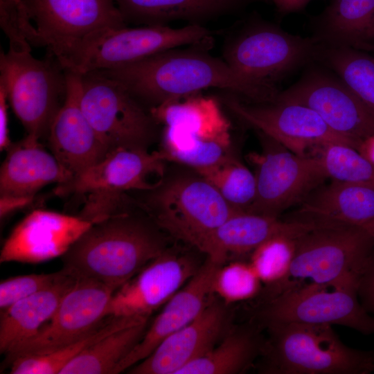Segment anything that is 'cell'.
Returning a JSON list of instances; mask_svg holds the SVG:
<instances>
[{
  "mask_svg": "<svg viewBox=\"0 0 374 374\" xmlns=\"http://www.w3.org/2000/svg\"><path fill=\"white\" fill-rule=\"evenodd\" d=\"M275 101L312 109L332 130L358 147L374 135V111L339 76L317 62L308 65L295 83L280 91Z\"/></svg>",
  "mask_w": 374,
  "mask_h": 374,
  "instance_id": "obj_15",
  "label": "cell"
},
{
  "mask_svg": "<svg viewBox=\"0 0 374 374\" xmlns=\"http://www.w3.org/2000/svg\"><path fill=\"white\" fill-rule=\"evenodd\" d=\"M35 196L1 195L0 217L3 219L9 215L30 204Z\"/></svg>",
  "mask_w": 374,
  "mask_h": 374,
  "instance_id": "obj_40",
  "label": "cell"
},
{
  "mask_svg": "<svg viewBox=\"0 0 374 374\" xmlns=\"http://www.w3.org/2000/svg\"><path fill=\"white\" fill-rule=\"evenodd\" d=\"M303 219L361 226L374 219V186L333 180L303 202Z\"/></svg>",
  "mask_w": 374,
  "mask_h": 374,
  "instance_id": "obj_27",
  "label": "cell"
},
{
  "mask_svg": "<svg viewBox=\"0 0 374 374\" xmlns=\"http://www.w3.org/2000/svg\"><path fill=\"white\" fill-rule=\"evenodd\" d=\"M149 320L136 317L108 316L94 330L78 341L48 353L14 359L10 374H60L63 368L89 346L121 328Z\"/></svg>",
  "mask_w": 374,
  "mask_h": 374,
  "instance_id": "obj_31",
  "label": "cell"
},
{
  "mask_svg": "<svg viewBox=\"0 0 374 374\" xmlns=\"http://www.w3.org/2000/svg\"><path fill=\"white\" fill-rule=\"evenodd\" d=\"M296 238H272L251 253L249 263L265 285V294L276 287L287 276L294 258Z\"/></svg>",
  "mask_w": 374,
  "mask_h": 374,
  "instance_id": "obj_35",
  "label": "cell"
},
{
  "mask_svg": "<svg viewBox=\"0 0 374 374\" xmlns=\"http://www.w3.org/2000/svg\"><path fill=\"white\" fill-rule=\"evenodd\" d=\"M212 32L198 24L112 28L96 33L57 60L68 71L84 74L145 59L164 51L201 42Z\"/></svg>",
  "mask_w": 374,
  "mask_h": 374,
  "instance_id": "obj_11",
  "label": "cell"
},
{
  "mask_svg": "<svg viewBox=\"0 0 374 374\" xmlns=\"http://www.w3.org/2000/svg\"><path fill=\"white\" fill-rule=\"evenodd\" d=\"M258 132L264 148L261 154L251 157L256 166V193L248 212L278 217L302 202L328 177L317 157L295 154Z\"/></svg>",
  "mask_w": 374,
  "mask_h": 374,
  "instance_id": "obj_14",
  "label": "cell"
},
{
  "mask_svg": "<svg viewBox=\"0 0 374 374\" xmlns=\"http://www.w3.org/2000/svg\"><path fill=\"white\" fill-rule=\"evenodd\" d=\"M149 110L163 126L159 151L167 161L195 170L233 155L230 122L214 98L199 93Z\"/></svg>",
  "mask_w": 374,
  "mask_h": 374,
  "instance_id": "obj_5",
  "label": "cell"
},
{
  "mask_svg": "<svg viewBox=\"0 0 374 374\" xmlns=\"http://www.w3.org/2000/svg\"><path fill=\"white\" fill-rule=\"evenodd\" d=\"M80 104L109 152L148 149L159 134L160 125L150 110L121 83L98 71L81 74Z\"/></svg>",
  "mask_w": 374,
  "mask_h": 374,
  "instance_id": "obj_12",
  "label": "cell"
},
{
  "mask_svg": "<svg viewBox=\"0 0 374 374\" xmlns=\"http://www.w3.org/2000/svg\"><path fill=\"white\" fill-rule=\"evenodd\" d=\"M6 152L0 170L1 195L35 196L46 185L63 184L73 179L35 136L27 134Z\"/></svg>",
  "mask_w": 374,
  "mask_h": 374,
  "instance_id": "obj_24",
  "label": "cell"
},
{
  "mask_svg": "<svg viewBox=\"0 0 374 374\" xmlns=\"http://www.w3.org/2000/svg\"><path fill=\"white\" fill-rule=\"evenodd\" d=\"M8 96L4 84L0 82V148L6 150L12 143L9 136Z\"/></svg>",
  "mask_w": 374,
  "mask_h": 374,
  "instance_id": "obj_39",
  "label": "cell"
},
{
  "mask_svg": "<svg viewBox=\"0 0 374 374\" xmlns=\"http://www.w3.org/2000/svg\"><path fill=\"white\" fill-rule=\"evenodd\" d=\"M115 290L96 280L78 277L52 318L33 337L6 353L4 366L15 359L48 353L85 337L108 317Z\"/></svg>",
  "mask_w": 374,
  "mask_h": 374,
  "instance_id": "obj_16",
  "label": "cell"
},
{
  "mask_svg": "<svg viewBox=\"0 0 374 374\" xmlns=\"http://www.w3.org/2000/svg\"><path fill=\"white\" fill-rule=\"evenodd\" d=\"M11 1H13V0H11Z\"/></svg>",
  "mask_w": 374,
  "mask_h": 374,
  "instance_id": "obj_45",
  "label": "cell"
},
{
  "mask_svg": "<svg viewBox=\"0 0 374 374\" xmlns=\"http://www.w3.org/2000/svg\"><path fill=\"white\" fill-rule=\"evenodd\" d=\"M373 251L374 238L362 226L326 221L296 238L289 273L265 294V301L305 286L359 276Z\"/></svg>",
  "mask_w": 374,
  "mask_h": 374,
  "instance_id": "obj_7",
  "label": "cell"
},
{
  "mask_svg": "<svg viewBox=\"0 0 374 374\" xmlns=\"http://www.w3.org/2000/svg\"><path fill=\"white\" fill-rule=\"evenodd\" d=\"M125 21L145 26L185 20L198 24L268 0H114Z\"/></svg>",
  "mask_w": 374,
  "mask_h": 374,
  "instance_id": "obj_28",
  "label": "cell"
},
{
  "mask_svg": "<svg viewBox=\"0 0 374 374\" xmlns=\"http://www.w3.org/2000/svg\"><path fill=\"white\" fill-rule=\"evenodd\" d=\"M194 171L212 184L230 205L249 211L256 193V176L233 155Z\"/></svg>",
  "mask_w": 374,
  "mask_h": 374,
  "instance_id": "obj_33",
  "label": "cell"
},
{
  "mask_svg": "<svg viewBox=\"0 0 374 374\" xmlns=\"http://www.w3.org/2000/svg\"><path fill=\"white\" fill-rule=\"evenodd\" d=\"M222 265L206 258L193 277L163 305L139 344L119 364L116 373L130 368L147 357L168 336L193 321L211 302L215 274Z\"/></svg>",
  "mask_w": 374,
  "mask_h": 374,
  "instance_id": "obj_23",
  "label": "cell"
},
{
  "mask_svg": "<svg viewBox=\"0 0 374 374\" xmlns=\"http://www.w3.org/2000/svg\"><path fill=\"white\" fill-rule=\"evenodd\" d=\"M228 324L224 308L211 301L193 321L165 338L131 374H177L184 366L211 350Z\"/></svg>",
  "mask_w": 374,
  "mask_h": 374,
  "instance_id": "obj_21",
  "label": "cell"
},
{
  "mask_svg": "<svg viewBox=\"0 0 374 374\" xmlns=\"http://www.w3.org/2000/svg\"><path fill=\"white\" fill-rule=\"evenodd\" d=\"M374 238V219L361 225Z\"/></svg>",
  "mask_w": 374,
  "mask_h": 374,
  "instance_id": "obj_43",
  "label": "cell"
},
{
  "mask_svg": "<svg viewBox=\"0 0 374 374\" xmlns=\"http://www.w3.org/2000/svg\"><path fill=\"white\" fill-rule=\"evenodd\" d=\"M319 44L312 36L291 34L278 25L252 17L230 36L223 60L235 72L254 81L276 84L316 62Z\"/></svg>",
  "mask_w": 374,
  "mask_h": 374,
  "instance_id": "obj_10",
  "label": "cell"
},
{
  "mask_svg": "<svg viewBox=\"0 0 374 374\" xmlns=\"http://www.w3.org/2000/svg\"><path fill=\"white\" fill-rule=\"evenodd\" d=\"M62 269V275L52 285L1 311V354L5 355L17 344L35 335L52 318L78 278L67 269Z\"/></svg>",
  "mask_w": 374,
  "mask_h": 374,
  "instance_id": "obj_26",
  "label": "cell"
},
{
  "mask_svg": "<svg viewBox=\"0 0 374 374\" xmlns=\"http://www.w3.org/2000/svg\"><path fill=\"white\" fill-rule=\"evenodd\" d=\"M30 46L26 39L9 42L0 55V82L27 134L40 139L64 103L66 73L54 56L35 57Z\"/></svg>",
  "mask_w": 374,
  "mask_h": 374,
  "instance_id": "obj_6",
  "label": "cell"
},
{
  "mask_svg": "<svg viewBox=\"0 0 374 374\" xmlns=\"http://www.w3.org/2000/svg\"><path fill=\"white\" fill-rule=\"evenodd\" d=\"M319 45L316 62L335 73L374 111V54Z\"/></svg>",
  "mask_w": 374,
  "mask_h": 374,
  "instance_id": "obj_32",
  "label": "cell"
},
{
  "mask_svg": "<svg viewBox=\"0 0 374 374\" xmlns=\"http://www.w3.org/2000/svg\"><path fill=\"white\" fill-rule=\"evenodd\" d=\"M317 157L328 178L374 186V164L356 149L343 143L317 148Z\"/></svg>",
  "mask_w": 374,
  "mask_h": 374,
  "instance_id": "obj_34",
  "label": "cell"
},
{
  "mask_svg": "<svg viewBox=\"0 0 374 374\" xmlns=\"http://www.w3.org/2000/svg\"><path fill=\"white\" fill-rule=\"evenodd\" d=\"M17 20L30 45L56 59L96 33L127 26L114 0H22Z\"/></svg>",
  "mask_w": 374,
  "mask_h": 374,
  "instance_id": "obj_8",
  "label": "cell"
},
{
  "mask_svg": "<svg viewBox=\"0 0 374 374\" xmlns=\"http://www.w3.org/2000/svg\"><path fill=\"white\" fill-rule=\"evenodd\" d=\"M62 274L63 269L49 274H33L13 276L1 281V311L23 299L52 285Z\"/></svg>",
  "mask_w": 374,
  "mask_h": 374,
  "instance_id": "obj_37",
  "label": "cell"
},
{
  "mask_svg": "<svg viewBox=\"0 0 374 374\" xmlns=\"http://www.w3.org/2000/svg\"><path fill=\"white\" fill-rule=\"evenodd\" d=\"M91 224L78 215L34 210L9 234L0 262L36 264L62 257Z\"/></svg>",
  "mask_w": 374,
  "mask_h": 374,
  "instance_id": "obj_19",
  "label": "cell"
},
{
  "mask_svg": "<svg viewBox=\"0 0 374 374\" xmlns=\"http://www.w3.org/2000/svg\"><path fill=\"white\" fill-rule=\"evenodd\" d=\"M357 150L374 164V135L363 140Z\"/></svg>",
  "mask_w": 374,
  "mask_h": 374,
  "instance_id": "obj_42",
  "label": "cell"
},
{
  "mask_svg": "<svg viewBox=\"0 0 374 374\" xmlns=\"http://www.w3.org/2000/svg\"><path fill=\"white\" fill-rule=\"evenodd\" d=\"M357 294L362 306L374 319V251L358 276Z\"/></svg>",
  "mask_w": 374,
  "mask_h": 374,
  "instance_id": "obj_38",
  "label": "cell"
},
{
  "mask_svg": "<svg viewBox=\"0 0 374 374\" xmlns=\"http://www.w3.org/2000/svg\"><path fill=\"white\" fill-rule=\"evenodd\" d=\"M22 0H13L12 1H15L16 3H19L20 1H21Z\"/></svg>",
  "mask_w": 374,
  "mask_h": 374,
  "instance_id": "obj_44",
  "label": "cell"
},
{
  "mask_svg": "<svg viewBox=\"0 0 374 374\" xmlns=\"http://www.w3.org/2000/svg\"><path fill=\"white\" fill-rule=\"evenodd\" d=\"M222 102L241 121L299 155L308 156L309 148L334 143L358 148L355 141L332 130L306 106L278 101L253 103L227 91Z\"/></svg>",
  "mask_w": 374,
  "mask_h": 374,
  "instance_id": "obj_17",
  "label": "cell"
},
{
  "mask_svg": "<svg viewBox=\"0 0 374 374\" xmlns=\"http://www.w3.org/2000/svg\"><path fill=\"white\" fill-rule=\"evenodd\" d=\"M313 0H268L271 3L280 17L303 11Z\"/></svg>",
  "mask_w": 374,
  "mask_h": 374,
  "instance_id": "obj_41",
  "label": "cell"
},
{
  "mask_svg": "<svg viewBox=\"0 0 374 374\" xmlns=\"http://www.w3.org/2000/svg\"><path fill=\"white\" fill-rule=\"evenodd\" d=\"M166 162L159 150L116 148L69 181L57 185L54 193L80 198L82 208L78 216L93 224L132 208L136 200L127 192L159 186L166 178Z\"/></svg>",
  "mask_w": 374,
  "mask_h": 374,
  "instance_id": "obj_3",
  "label": "cell"
},
{
  "mask_svg": "<svg viewBox=\"0 0 374 374\" xmlns=\"http://www.w3.org/2000/svg\"><path fill=\"white\" fill-rule=\"evenodd\" d=\"M148 321L121 328L102 337L72 359L60 374H115L119 364L142 339Z\"/></svg>",
  "mask_w": 374,
  "mask_h": 374,
  "instance_id": "obj_30",
  "label": "cell"
},
{
  "mask_svg": "<svg viewBox=\"0 0 374 374\" xmlns=\"http://www.w3.org/2000/svg\"><path fill=\"white\" fill-rule=\"evenodd\" d=\"M311 219L280 220L278 217L242 211L234 214L207 235L197 249L210 260L223 265L231 254L251 253L277 236L296 238L321 225Z\"/></svg>",
  "mask_w": 374,
  "mask_h": 374,
  "instance_id": "obj_22",
  "label": "cell"
},
{
  "mask_svg": "<svg viewBox=\"0 0 374 374\" xmlns=\"http://www.w3.org/2000/svg\"><path fill=\"white\" fill-rule=\"evenodd\" d=\"M198 269L190 256L166 249L115 290L107 316L150 318Z\"/></svg>",
  "mask_w": 374,
  "mask_h": 374,
  "instance_id": "obj_18",
  "label": "cell"
},
{
  "mask_svg": "<svg viewBox=\"0 0 374 374\" xmlns=\"http://www.w3.org/2000/svg\"><path fill=\"white\" fill-rule=\"evenodd\" d=\"M166 177L154 190L145 191L139 206L159 228L197 247L211 232L235 213L217 189L193 170Z\"/></svg>",
  "mask_w": 374,
  "mask_h": 374,
  "instance_id": "obj_9",
  "label": "cell"
},
{
  "mask_svg": "<svg viewBox=\"0 0 374 374\" xmlns=\"http://www.w3.org/2000/svg\"><path fill=\"white\" fill-rule=\"evenodd\" d=\"M358 276L283 292L264 302L257 314L258 319L262 326L280 322L335 324L364 335L373 334L374 319L357 297Z\"/></svg>",
  "mask_w": 374,
  "mask_h": 374,
  "instance_id": "obj_13",
  "label": "cell"
},
{
  "mask_svg": "<svg viewBox=\"0 0 374 374\" xmlns=\"http://www.w3.org/2000/svg\"><path fill=\"white\" fill-rule=\"evenodd\" d=\"M262 283L249 262L234 261L219 267L213 285V294L226 303L248 301L262 291Z\"/></svg>",
  "mask_w": 374,
  "mask_h": 374,
  "instance_id": "obj_36",
  "label": "cell"
},
{
  "mask_svg": "<svg viewBox=\"0 0 374 374\" xmlns=\"http://www.w3.org/2000/svg\"><path fill=\"white\" fill-rule=\"evenodd\" d=\"M310 28L321 45L374 53V0H330Z\"/></svg>",
  "mask_w": 374,
  "mask_h": 374,
  "instance_id": "obj_25",
  "label": "cell"
},
{
  "mask_svg": "<svg viewBox=\"0 0 374 374\" xmlns=\"http://www.w3.org/2000/svg\"><path fill=\"white\" fill-rule=\"evenodd\" d=\"M213 37L114 68L97 70L121 83L148 109L166 101L217 88L253 103L276 100L277 86L249 79L212 55Z\"/></svg>",
  "mask_w": 374,
  "mask_h": 374,
  "instance_id": "obj_1",
  "label": "cell"
},
{
  "mask_svg": "<svg viewBox=\"0 0 374 374\" xmlns=\"http://www.w3.org/2000/svg\"><path fill=\"white\" fill-rule=\"evenodd\" d=\"M64 104L47 135L48 146L73 178L101 161L109 152L83 113L80 104L81 74L66 70Z\"/></svg>",
  "mask_w": 374,
  "mask_h": 374,
  "instance_id": "obj_20",
  "label": "cell"
},
{
  "mask_svg": "<svg viewBox=\"0 0 374 374\" xmlns=\"http://www.w3.org/2000/svg\"><path fill=\"white\" fill-rule=\"evenodd\" d=\"M165 250L159 226L132 209L93 223L61 258L74 275L116 290Z\"/></svg>",
  "mask_w": 374,
  "mask_h": 374,
  "instance_id": "obj_2",
  "label": "cell"
},
{
  "mask_svg": "<svg viewBox=\"0 0 374 374\" xmlns=\"http://www.w3.org/2000/svg\"><path fill=\"white\" fill-rule=\"evenodd\" d=\"M264 342L253 328L231 330L219 344L181 368L177 374L244 373L261 355Z\"/></svg>",
  "mask_w": 374,
  "mask_h": 374,
  "instance_id": "obj_29",
  "label": "cell"
},
{
  "mask_svg": "<svg viewBox=\"0 0 374 374\" xmlns=\"http://www.w3.org/2000/svg\"><path fill=\"white\" fill-rule=\"evenodd\" d=\"M269 337L261 371L269 374H369L374 350L344 344L329 324L297 322L265 325Z\"/></svg>",
  "mask_w": 374,
  "mask_h": 374,
  "instance_id": "obj_4",
  "label": "cell"
}]
</instances>
